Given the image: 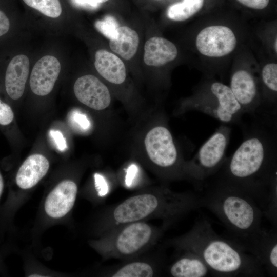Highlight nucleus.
Masks as SVG:
<instances>
[{
	"instance_id": "f03ea898",
	"label": "nucleus",
	"mask_w": 277,
	"mask_h": 277,
	"mask_svg": "<svg viewBox=\"0 0 277 277\" xmlns=\"http://www.w3.org/2000/svg\"><path fill=\"white\" fill-rule=\"evenodd\" d=\"M167 243L180 251L198 255L215 276L258 277L264 275L258 260L231 239L217 234L210 222L196 221L185 234L168 240Z\"/></svg>"
},
{
	"instance_id": "cd10ccee",
	"label": "nucleus",
	"mask_w": 277,
	"mask_h": 277,
	"mask_svg": "<svg viewBox=\"0 0 277 277\" xmlns=\"http://www.w3.org/2000/svg\"><path fill=\"white\" fill-rule=\"evenodd\" d=\"M50 134L54 140L57 148L63 151L67 148L66 142L62 133L57 130H51Z\"/></svg>"
},
{
	"instance_id": "1a4fd4ad",
	"label": "nucleus",
	"mask_w": 277,
	"mask_h": 277,
	"mask_svg": "<svg viewBox=\"0 0 277 277\" xmlns=\"http://www.w3.org/2000/svg\"><path fill=\"white\" fill-rule=\"evenodd\" d=\"M237 41L231 29L222 25L207 27L197 34L195 44L203 55L220 57L230 53L235 48Z\"/></svg>"
},
{
	"instance_id": "ddd939ff",
	"label": "nucleus",
	"mask_w": 277,
	"mask_h": 277,
	"mask_svg": "<svg viewBox=\"0 0 277 277\" xmlns=\"http://www.w3.org/2000/svg\"><path fill=\"white\" fill-rule=\"evenodd\" d=\"M77 186L75 182L65 180L59 183L48 194L44 203L46 213L53 219L66 215L75 204Z\"/></svg>"
},
{
	"instance_id": "aec40b11",
	"label": "nucleus",
	"mask_w": 277,
	"mask_h": 277,
	"mask_svg": "<svg viewBox=\"0 0 277 277\" xmlns=\"http://www.w3.org/2000/svg\"><path fill=\"white\" fill-rule=\"evenodd\" d=\"M140 42L137 33L127 26L118 27L117 34L110 39L111 50L125 60L132 58L137 52Z\"/></svg>"
},
{
	"instance_id": "dca6fc26",
	"label": "nucleus",
	"mask_w": 277,
	"mask_h": 277,
	"mask_svg": "<svg viewBox=\"0 0 277 277\" xmlns=\"http://www.w3.org/2000/svg\"><path fill=\"white\" fill-rule=\"evenodd\" d=\"M50 166L48 159L40 154L28 156L20 166L15 177L18 187L29 189L35 186L47 174Z\"/></svg>"
},
{
	"instance_id": "bb28decb",
	"label": "nucleus",
	"mask_w": 277,
	"mask_h": 277,
	"mask_svg": "<svg viewBox=\"0 0 277 277\" xmlns=\"http://www.w3.org/2000/svg\"><path fill=\"white\" fill-rule=\"evenodd\" d=\"M70 118L73 124L82 130H87L90 127V121L86 115L78 111H73Z\"/></svg>"
},
{
	"instance_id": "412c9836",
	"label": "nucleus",
	"mask_w": 277,
	"mask_h": 277,
	"mask_svg": "<svg viewBox=\"0 0 277 277\" xmlns=\"http://www.w3.org/2000/svg\"><path fill=\"white\" fill-rule=\"evenodd\" d=\"M159 272V265L146 260H132L111 271L112 277H152Z\"/></svg>"
},
{
	"instance_id": "f3484780",
	"label": "nucleus",
	"mask_w": 277,
	"mask_h": 277,
	"mask_svg": "<svg viewBox=\"0 0 277 277\" xmlns=\"http://www.w3.org/2000/svg\"><path fill=\"white\" fill-rule=\"evenodd\" d=\"M177 55V50L175 45L162 37H152L146 42L144 45L143 60L148 66H163L173 61Z\"/></svg>"
},
{
	"instance_id": "2eb2a0df",
	"label": "nucleus",
	"mask_w": 277,
	"mask_h": 277,
	"mask_svg": "<svg viewBox=\"0 0 277 277\" xmlns=\"http://www.w3.org/2000/svg\"><path fill=\"white\" fill-rule=\"evenodd\" d=\"M30 63L24 54L14 56L9 63L5 74V87L9 97L13 100L20 98L24 92Z\"/></svg>"
},
{
	"instance_id": "393cba45",
	"label": "nucleus",
	"mask_w": 277,
	"mask_h": 277,
	"mask_svg": "<svg viewBox=\"0 0 277 277\" xmlns=\"http://www.w3.org/2000/svg\"><path fill=\"white\" fill-rule=\"evenodd\" d=\"M95 27L101 33L110 40L116 37L119 26L113 17L107 15L104 19L97 21L95 23Z\"/></svg>"
},
{
	"instance_id": "0eeeda50",
	"label": "nucleus",
	"mask_w": 277,
	"mask_h": 277,
	"mask_svg": "<svg viewBox=\"0 0 277 277\" xmlns=\"http://www.w3.org/2000/svg\"><path fill=\"white\" fill-rule=\"evenodd\" d=\"M207 89L188 100L183 110L199 111L222 123L240 125L245 113L230 87L215 81L209 84Z\"/></svg>"
},
{
	"instance_id": "6ab92c4d",
	"label": "nucleus",
	"mask_w": 277,
	"mask_h": 277,
	"mask_svg": "<svg viewBox=\"0 0 277 277\" xmlns=\"http://www.w3.org/2000/svg\"><path fill=\"white\" fill-rule=\"evenodd\" d=\"M94 66L98 73L110 83L120 84L126 77L125 66L121 58L105 49L95 52Z\"/></svg>"
},
{
	"instance_id": "c85d7f7f",
	"label": "nucleus",
	"mask_w": 277,
	"mask_h": 277,
	"mask_svg": "<svg viewBox=\"0 0 277 277\" xmlns=\"http://www.w3.org/2000/svg\"><path fill=\"white\" fill-rule=\"evenodd\" d=\"M243 5L254 9H263L266 8L269 0H237Z\"/></svg>"
},
{
	"instance_id": "20e7f679",
	"label": "nucleus",
	"mask_w": 277,
	"mask_h": 277,
	"mask_svg": "<svg viewBox=\"0 0 277 277\" xmlns=\"http://www.w3.org/2000/svg\"><path fill=\"white\" fill-rule=\"evenodd\" d=\"M202 190V207L212 212L224 224L231 240L246 239L260 232L263 212L256 201L242 188L213 177Z\"/></svg>"
},
{
	"instance_id": "4468645a",
	"label": "nucleus",
	"mask_w": 277,
	"mask_h": 277,
	"mask_svg": "<svg viewBox=\"0 0 277 277\" xmlns=\"http://www.w3.org/2000/svg\"><path fill=\"white\" fill-rule=\"evenodd\" d=\"M61 71V64L52 55H46L34 65L30 77L32 91L39 96H45L52 90Z\"/></svg>"
},
{
	"instance_id": "5701e85b",
	"label": "nucleus",
	"mask_w": 277,
	"mask_h": 277,
	"mask_svg": "<svg viewBox=\"0 0 277 277\" xmlns=\"http://www.w3.org/2000/svg\"><path fill=\"white\" fill-rule=\"evenodd\" d=\"M261 80L266 91H268L273 106L276 108V101L272 95L277 91V64L269 63L265 65L261 72Z\"/></svg>"
},
{
	"instance_id": "9b49d317",
	"label": "nucleus",
	"mask_w": 277,
	"mask_h": 277,
	"mask_svg": "<svg viewBox=\"0 0 277 277\" xmlns=\"http://www.w3.org/2000/svg\"><path fill=\"white\" fill-rule=\"evenodd\" d=\"M230 88L245 114L253 115L259 112L261 99L255 78L250 72L244 69L234 72L231 77Z\"/></svg>"
},
{
	"instance_id": "6e6552de",
	"label": "nucleus",
	"mask_w": 277,
	"mask_h": 277,
	"mask_svg": "<svg viewBox=\"0 0 277 277\" xmlns=\"http://www.w3.org/2000/svg\"><path fill=\"white\" fill-rule=\"evenodd\" d=\"M144 144L149 159L168 179L185 177L184 165L173 136L163 125L153 128L146 134Z\"/></svg>"
},
{
	"instance_id": "f8f14e48",
	"label": "nucleus",
	"mask_w": 277,
	"mask_h": 277,
	"mask_svg": "<svg viewBox=\"0 0 277 277\" xmlns=\"http://www.w3.org/2000/svg\"><path fill=\"white\" fill-rule=\"evenodd\" d=\"M73 90L80 102L94 110H103L110 104L111 96L108 89L94 75L88 74L78 78Z\"/></svg>"
},
{
	"instance_id": "c756f323",
	"label": "nucleus",
	"mask_w": 277,
	"mask_h": 277,
	"mask_svg": "<svg viewBox=\"0 0 277 277\" xmlns=\"http://www.w3.org/2000/svg\"><path fill=\"white\" fill-rule=\"evenodd\" d=\"M75 6L87 9H96L100 6L96 0H71Z\"/></svg>"
},
{
	"instance_id": "7c9ffc66",
	"label": "nucleus",
	"mask_w": 277,
	"mask_h": 277,
	"mask_svg": "<svg viewBox=\"0 0 277 277\" xmlns=\"http://www.w3.org/2000/svg\"><path fill=\"white\" fill-rule=\"evenodd\" d=\"M10 28V22L5 14L0 10V36L6 34Z\"/></svg>"
},
{
	"instance_id": "423d86ee",
	"label": "nucleus",
	"mask_w": 277,
	"mask_h": 277,
	"mask_svg": "<svg viewBox=\"0 0 277 277\" xmlns=\"http://www.w3.org/2000/svg\"><path fill=\"white\" fill-rule=\"evenodd\" d=\"M231 131L230 125L222 123L193 158L185 162V177L193 183L196 189L202 190L224 164Z\"/></svg>"
},
{
	"instance_id": "c9c22d12",
	"label": "nucleus",
	"mask_w": 277,
	"mask_h": 277,
	"mask_svg": "<svg viewBox=\"0 0 277 277\" xmlns=\"http://www.w3.org/2000/svg\"><path fill=\"white\" fill-rule=\"evenodd\" d=\"M98 3L100 4L106 2L108 1V0H96Z\"/></svg>"
},
{
	"instance_id": "a211bd4d",
	"label": "nucleus",
	"mask_w": 277,
	"mask_h": 277,
	"mask_svg": "<svg viewBox=\"0 0 277 277\" xmlns=\"http://www.w3.org/2000/svg\"><path fill=\"white\" fill-rule=\"evenodd\" d=\"M167 268L168 274L173 277H203L211 274L204 261L195 253L183 251Z\"/></svg>"
},
{
	"instance_id": "4be33fe9",
	"label": "nucleus",
	"mask_w": 277,
	"mask_h": 277,
	"mask_svg": "<svg viewBox=\"0 0 277 277\" xmlns=\"http://www.w3.org/2000/svg\"><path fill=\"white\" fill-rule=\"evenodd\" d=\"M204 0H183L171 5L167 9L168 17L174 21H185L199 11Z\"/></svg>"
},
{
	"instance_id": "2f4dec72",
	"label": "nucleus",
	"mask_w": 277,
	"mask_h": 277,
	"mask_svg": "<svg viewBox=\"0 0 277 277\" xmlns=\"http://www.w3.org/2000/svg\"><path fill=\"white\" fill-rule=\"evenodd\" d=\"M95 186L100 194H103L107 189V185L103 177L99 174H94Z\"/></svg>"
},
{
	"instance_id": "f257e3e1",
	"label": "nucleus",
	"mask_w": 277,
	"mask_h": 277,
	"mask_svg": "<svg viewBox=\"0 0 277 277\" xmlns=\"http://www.w3.org/2000/svg\"><path fill=\"white\" fill-rule=\"evenodd\" d=\"M250 116V122L240 125L241 144L213 177L242 188L265 209L276 192L277 114Z\"/></svg>"
},
{
	"instance_id": "a878e982",
	"label": "nucleus",
	"mask_w": 277,
	"mask_h": 277,
	"mask_svg": "<svg viewBox=\"0 0 277 277\" xmlns=\"http://www.w3.org/2000/svg\"><path fill=\"white\" fill-rule=\"evenodd\" d=\"M14 117L11 106L0 98V126L6 127L10 125Z\"/></svg>"
},
{
	"instance_id": "72a5a7b5",
	"label": "nucleus",
	"mask_w": 277,
	"mask_h": 277,
	"mask_svg": "<svg viewBox=\"0 0 277 277\" xmlns=\"http://www.w3.org/2000/svg\"><path fill=\"white\" fill-rule=\"evenodd\" d=\"M4 184L3 177L2 176L1 173L0 172V199L3 194V192L4 190Z\"/></svg>"
},
{
	"instance_id": "39448f33",
	"label": "nucleus",
	"mask_w": 277,
	"mask_h": 277,
	"mask_svg": "<svg viewBox=\"0 0 277 277\" xmlns=\"http://www.w3.org/2000/svg\"><path fill=\"white\" fill-rule=\"evenodd\" d=\"M164 230L146 221L128 223L103 234L97 248L105 259L130 260L154 246Z\"/></svg>"
},
{
	"instance_id": "473e14b6",
	"label": "nucleus",
	"mask_w": 277,
	"mask_h": 277,
	"mask_svg": "<svg viewBox=\"0 0 277 277\" xmlns=\"http://www.w3.org/2000/svg\"><path fill=\"white\" fill-rule=\"evenodd\" d=\"M136 166L134 165L131 166L128 171L127 176V183H130L131 181L132 180L134 173L136 172Z\"/></svg>"
},
{
	"instance_id": "9d476101",
	"label": "nucleus",
	"mask_w": 277,
	"mask_h": 277,
	"mask_svg": "<svg viewBox=\"0 0 277 277\" xmlns=\"http://www.w3.org/2000/svg\"><path fill=\"white\" fill-rule=\"evenodd\" d=\"M253 255L271 276L277 275V237L274 230L262 229L245 239L235 242Z\"/></svg>"
},
{
	"instance_id": "7ed1b4c3",
	"label": "nucleus",
	"mask_w": 277,
	"mask_h": 277,
	"mask_svg": "<svg viewBox=\"0 0 277 277\" xmlns=\"http://www.w3.org/2000/svg\"><path fill=\"white\" fill-rule=\"evenodd\" d=\"M201 207L200 195L192 192H176L165 187L140 192L109 209L103 234L128 223L151 219L162 220L166 229Z\"/></svg>"
},
{
	"instance_id": "f704fd0d",
	"label": "nucleus",
	"mask_w": 277,
	"mask_h": 277,
	"mask_svg": "<svg viewBox=\"0 0 277 277\" xmlns=\"http://www.w3.org/2000/svg\"><path fill=\"white\" fill-rule=\"evenodd\" d=\"M276 44H277V39H275V41L274 42V50H275V51L276 52L277 51V47H276Z\"/></svg>"
},
{
	"instance_id": "b1692460",
	"label": "nucleus",
	"mask_w": 277,
	"mask_h": 277,
	"mask_svg": "<svg viewBox=\"0 0 277 277\" xmlns=\"http://www.w3.org/2000/svg\"><path fill=\"white\" fill-rule=\"evenodd\" d=\"M28 6L52 18H56L62 13L59 0H23Z\"/></svg>"
}]
</instances>
